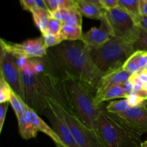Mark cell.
<instances>
[{
	"mask_svg": "<svg viewBox=\"0 0 147 147\" xmlns=\"http://www.w3.org/2000/svg\"><path fill=\"white\" fill-rule=\"evenodd\" d=\"M9 105V102L0 103V133L2 131L3 126H4V121H5L6 114H7Z\"/></svg>",
	"mask_w": 147,
	"mask_h": 147,
	"instance_id": "f546056e",
	"label": "cell"
},
{
	"mask_svg": "<svg viewBox=\"0 0 147 147\" xmlns=\"http://www.w3.org/2000/svg\"><path fill=\"white\" fill-rule=\"evenodd\" d=\"M12 90L6 80L0 76V103L9 102Z\"/></svg>",
	"mask_w": 147,
	"mask_h": 147,
	"instance_id": "cb8c5ba5",
	"label": "cell"
},
{
	"mask_svg": "<svg viewBox=\"0 0 147 147\" xmlns=\"http://www.w3.org/2000/svg\"><path fill=\"white\" fill-rule=\"evenodd\" d=\"M129 101V105L131 107H136V106H142V103L144 101L143 98L141 96L136 93H131L126 98Z\"/></svg>",
	"mask_w": 147,
	"mask_h": 147,
	"instance_id": "f1b7e54d",
	"label": "cell"
},
{
	"mask_svg": "<svg viewBox=\"0 0 147 147\" xmlns=\"http://www.w3.org/2000/svg\"><path fill=\"white\" fill-rule=\"evenodd\" d=\"M143 106V107H144V108H146V109H147V100H145L142 103V106Z\"/></svg>",
	"mask_w": 147,
	"mask_h": 147,
	"instance_id": "ab89813d",
	"label": "cell"
},
{
	"mask_svg": "<svg viewBox=\"0 0 147 147\" xmlns=\"http://www.w3.org/2000/svg\"><path fill=\"white\" fill-rule=\"evenodd\" d=\"M141 147H147V139L144 142H142V144H141Z\"/></svg>",
	"mask_w": 147,
	"mask_h": 147,
	"instance_id": "74e56055",
	"label": "cell"
},
{
	"mask_svg": "<svg viewBox=\"0 0 147 147\" xmlns=\"http://www.w3.org/2000/svg\"><path fill=\"white\" fill-rule=\"evenodd\" d=\"M95 132L104 147H141L142 139L116 114L102 109L95 121Z\"/></svg>",
	"mask_w": 147,
	"mask_h": 147,
	"instance_id": "3957f363",
	"label": "cell"
},
{
	"mask_svg": "<svg viewBox=\"0 0 147 147\" xmlns=\"http://www.w3.org/2000/svg\"><path fill=\"white\" fill-rule=\"evenodd\" d=\"M135 50H142L147 52V32L141 29L139 39L134 44Z\"/></svg>",
	"mask_w": 147,
	"mask_h": 147,
	"instance_id": "4316f807",
	"label": "cell"
},
{
	"mask_svg": "<svg viewBox=\"0 0 147 147\" xmlns=\"http://www.w3.org/2000/svg\"><path fill=\"white\" fill-rule=\"evenodd\" d=\"M42 38L47 49L50 48V47H56V46L61 44L62 42H63L59 34L55 35V34H50V33H45L42 35Z\"/></svg>",
	"mask_w": 147,
	"mask_h": 147,
	"instance_id": "484cf974",
	"label": "cell"
},
{
	"mask_svg": "<svg viewBox=\"0 0 147 147\" xmlns=\"http://www.w3.org/2000/svg\"><path fill=\"white\" fill-rule=\"evenodd\" d=\"M9 103L11 104L14 113H15L16 117L18 119L22 113L25 111L27 108V105L24 103V100L19 97L14 91H11V96H10Z\"/></svg>",
	"mask_w": 147,
	"mask_h": 147,
	"instance_id": "7402d4cb",
	"label": "cell"
},
{
	"mask_svg": "<svg viewBox=\"0 0 147 147\" xmlns=\"http://www.w3.org/2000/svg\"><path fill=\"white\" fill-rule=\"evenodd\" d=\"M82 34V27L63 24L59 35L63 41H77L80 40Z\"/></svg>",
	"mask_w": 147,
	"mask_h": 147,
	"instance_id": "d6986e66",
	"label": "cell"
},
{
	"mask_svg": "<svg viewBox=\"0 0 147 147\" xmlns=\"http://www.w3.org/2000/svg\"><path fill=\"white\" fill-rule=\"evenodd\" d=\"M78 9L83 16L93 20H98L102 21L105 18V9L102 7L86 2L82 0H75Z\"/></svg>",
	"mask_w": 147,
	"mask_h": 147,
	"instance_id": "9a60e30c",
	"label": "cell"
},
{
	"mask_svg": "<svg viewBox=\"0 0 147 147\" xmlns=\"http://www.w3.org/2000/svg\"><path fill=\"white\" fill-rule=\"evenodd\" d=\"M128 96L125 93L122 85H117L108 89L106 91L96 95L94 103L96 106L100 107V105L105 101L116 98H127Z\"/></svg>",
	"mask_w": 147,
	"mask_h": 147,
	"instance_id": "e0dca14e",
	"label": "cell"
},
{
	"mask_svg": "<svg viewBox=\"0 0 147 147\" xmlns=\"http://www.w3.org/2000/svg\"><path fill=\"white\" fill-rule=\"evenodd\" d=\"M48 108L60 115L68 126L76 144L79 147H104L96 132L88 129L70 111L46 99Z\"/></svg>",
	"mask_w": 147,
	"mask_h": 147,
	"instance_id": "5b68a950",
	"label": "cell"
},
{
	"mask_svg": "<svg viewBox=\"0 0 147 147\" xmlns=\"http://www.w3.org/2000/svg\"><path fill=\"white\" fill-rule=\"evenodd\" d=\"M105 19L113 37L132 44H134L139 39L141 28L131 16L120 7L109 10L105 9Z\"/></svg>",
	"mask_w": 147,
	"mask_h": 147,
	"instance_id": "8992f818",
	"label": "cell"
},
{
	"mask_svg": "<svg viewBox=\"0 0 147 147\" xmlns=\"http://www.w3.org/2000/svg\"><path fill=\"white\" fill-rule=\"evenodd\" d=\"M27 113H28V116L30 117V119H31V121H32V123H34V126L37 128V129L39 130V131H41L42 133L45 134L46 135L49 136L50 138H51L53 140V142L55 144L56 146L57 147H66L65 145L63 144V142H62L61 139H60L58 136H57V134L55 133L52 127H50V126L47 124L39 116V115L34 111V110H32V109H30L28 106H27Z\"/></svg>",
	"mask_w": 147,
	"mask_h": 147,
	"instance_id": "5bb4252c",
	"label": "cell"
},
{
	"mask_svg": "<svg viewBox=\"0 0 147 147\" xmlns=\"http://www.w3.org/2000/svg\"><path fill=\"white\" fill-rule=\"evenodd\" d=\"M134 131L140 136L147 133V109L143 106L130 107L124 112L116 114Z\"/></svg>",
	"mask_w": 147,
	"mask_h": 147,
	"instance_id": "30bf717a",
	"label": "cell"
},
{
	"mask_svg": "<svg viewBox=\"0 0 147 147\" xmlns=\"http://www.w3.org/2000/svg\"><path fill=\"white\" fill-rule=\"evenodd\" d=\"M82 1H86V2H89V3H93V4H97V5L100 6V7H102V4L101 3H100V0H82Z\"/></svg>",
	"mask_w": 147,
	"mask_h": 147,
	"instance_id": "d590c367",
	"label": "cell"
},
{
	"mask_svg": "<svg viewBox=\"0 0 147 147\" xmlns=\"http://www.w3.org/2000/svg\"><path fill=\"white\" fill-rule=\"evenodd\" d=\"M33 20L37 28L42 33V35L45 34L47 32V24L50 17H51L50 12L45 9L37 7L31 11Z\"/></svg>",
	"mask_w": 147,
	"mask_h": 147,
	"instance_id": "ac0fdd59",
	"label": "cell"
},
{
	"mask_svg": "<svg viewBox=\"0 0 147 147\" xmlns=\"http://www.w3.org/2000/svg\"><path fill=\"white\" fill-rule=\"evenodd\" d=\"M20 1L22 8L24 10H27L30 12L37 7L34 0H20Z\"/></svg>",
	"mask_w": 147,
	"mask_h": 147,
	"instance_id": "4dcf8cb0",
	"label": "cell"
},
{
	"mask_svg": "<svg viewBox=\"0 0 147 147\" xmlns=\"http://www.w3.org/2000/svg\"><path fill=\"white\" fill-rule=\"evenodd\" d=\"M130 105H129V101L126 98L122 99V100H113V101H111L109 104L106 106V109L107 112L109 113H112V114H119L127 109L130 108Z\"/></svg>",
	"mask_w": 147,
	"mask_h": 147,
	"instance_id": "44dd1931",
	"label": "cell"
},
{
	"mask_svg": "<svg viewBox=\"0 0 147 147\" xmlns=\"http://www.w3.org/2000/svg\"><path fill=\"white\" fill-rule=\"evenodd\" d=\"M102 7L106 10L112 9L119 7L118 0H100Z\"/></svg>",
	"mask_w": 147,
	"mask_h": 147,
	"instance_id": "1f68e13d",
	"label": "cell"
},
{
	"mask_svg": "<svg viewBox=\"0 0 147 147\" xmlns=\"http://www.w3.org/2000/svg\"><path fill=\"white\" fill-rule=\"evenodd\" d=\"M44 114L48 119L53 130L66 147H79L76 144L68 126L60 115L50 108L45 111Z\"/></svg>",
	"mask_w": 147,
	"mask_h": 147,
	"instance_id": "7c38bea8",
	"label": "cell"
},
{
	"mask_svg": "<svg viewBox=\"0 0 147 147\" xmlns=\"http://www.w3.org/2000/svg\"><path fill=\"white\" fill-rule=\"evenodd\" d=\"M63 25V23L60 20H57V19L51 16L50 17V20H49L48 24H47L46 33H50V34L58 35V34H60Z\"/></svg>",
	"mask_w": 147,
	"mask_h": 147,
	"instance_id": "d4e9b609",
	"label": "cell"
},
{
	"mask_svg": "<svg viewBox=\"0 0 147 147\" xmlns=\"http://www.w3.org/2000/svg\"><path fill=\"white\" fill-rule=\"evenodd\" d=\"M24 101L37 114H44L48 109L47 102L42 90L37 75L34 73L29 59L21 67Z\"/></svg>",
	"mask_w": 147,
	"mask_h": 147,
	"instance_id": "52a82bcc",
	"label": "cell"
},
{
	"mask_svg": "<svg viewBox=\"0 0 147 147\" xmlns=\"http://www.w3.org/2000/svg\"><path fill=\"white\" fill-rule=\"evenodd\" d=\"M139 13L141 15L147 16V0H139Z\"/></svg>",
	"mask_w": 147,
	"mask_h": 147,
	"instance_id": "e575fe53",
	"label": "cell"
},
{
	"mask_svg": "<svg viewBox=\"0 0 147 147\" xmlns=\"http://www.w3.org/2000/svg\"><path fill=\"white\" fill-rule=\"evenodd\" d=\"M136 51L134 44L111 36L107 42L97 49H91L95 64L104 73L121 67Z\"/></svg>",
	"mask_w": 147,
	"mask_h": 147,
	"instance_id": "277c9868",
	"label": "cell"
},
{
	"mask_svg": "<svg viewBox=\"0 0 147 147\" xmlns=\"http://www.w3.org/2000/svg\"><path fill=\"white\" fill-rule=\"evenodd\" d=\"M122 68L129 73L130 75L134 74L140 71L139 67L138 66L137 62H136V51L126 60L124 64L122 66Z\"/></svg>",
	"mask_w": 147,
	"mask_h": 147,
	"instance_id": "603a6c76",
	"label": "cell"
},
{
	"mask_svg": "<svg viewBox=\"0 0 147 147\" xmlns=\"http://www.w3.org/2000/svg\"><path fill=\"white\" fill-rule=\"evenodd\" d=\"M119 6L129 13L136 22L141 15L139 13V0H118Z\"/></svg>",
	"mask_w": 147,
	"mask_h": 147,
	"instance_id": "ffe728a7",
	"label": "cell"
},
{
	"mask_svg": "<svg viewBox=\"0 0 147 147\" xmlns=\"http://www.w3.org/2000/svg\"><path fill=\"white\" fill-rule=\"evenodd\" d=\"M111 36L110 27L104 18L101 21V24L99 28L92 27L90 30L83 33L80 40L91 49H97L107 42Z\"/></svg>",
	"mask_w": 147,
	"mask_h": 147,
	"instance_id": "8fae6325",
	"label": "cell"
},
{
	"mask_svg": "<svg viewBox=\"0 0 147 147\" xmlns=\"http://www.w3.org/2000/svg\"><path fill=\"white\" fill-rule=\"evenodd\" d=\"M130 76L131 75L125 71L122 67L105 73L99 81L96 88V95L100 94L113 86L122 84L129 78Z\"/></svg>",
	"mask_w": 147,
	"mask_h": 147,
	"instance_id": "4fadbf2b",
	"label": "cell"
},
{
	"mask_svg": "<svg viewBox=\"0 0 147 147\" xmlns=\"http://www.w3.org/2000/svg\"><path fill=\"white\" fill-rule=\"evenodd\" d=\"M90 50L81 40L66 42L52 50V61L57 68L73 75L96 90L105 73L95 64Z\"/></svg>",
	"mask_w": 147,
	"mask_h": 147,
	"instance_id": "6da1fadb",
	"label": "cell"
},
{
	"mask_svg": "<svg viewBox=\"0 0 147 147\" xmlns=\"http://www.w3.org/2000/svg\"><path fill=\"white\" fill-rule=\"evenodd\" d=\"M136 23L141 29L147 32V16L140 15L136 20Z\"/></svg>",
	"mask_w": 147,
	"mask_h": 147,
	"instance_id": "d6a6232c",
	"label": "cell"
},
{
	"mask_svg": "<svg viewBox=\"0 0 147 147\" xmlns=\"http://www.w3.org/2000/svg\"><path fill=\"white\" fill-rule=\"evenodd\" d=\"M0 44L1 50L11 53L17 58H42L47 55V48L42 37L28 40L21 43L11 42L1 38Z\"/></svg>",
	"mask_w": 147,
	"mask_h": 147,
	"instance_id": "ba28073f",
	"label": "cell"
},
{
	"mask_svg": "<svg viewBox=\"0 0 147 147\" xmlns=\"http://www.w3.org/2000/svg\"><path fill=\"white\" fill-rule=\"evenodd\" d=\"M121 85H122V87H123V90H124L125 93H126V94L128 96L133 93L134 85H133V83H132L129 80V79H128L127 80H126L125 82H123Z\"/></svg>",
	"mask_w": 147,
	"mask_h": 147,
	"instance_id": "836d02e7",
	"label": "cell"
},
{
	"mask_svg": "<svg viewBox=\"0 0 147 147\" xmlns=\"http://www.w3.org/2000/svg\"><path fill=\"white\" fill-rule=\"evenodd\" d=\"M17 121L19 124V131L22 139L28 140L37 136L39 130L29 117L27 109L17 119Z\"/></svg>",
	"mask_w": 147,
	"mask_h": 147,
	"instance_id": "2e32d148",
	"label": "cell"
},
{
	"mask_svg": "<svg viewBox=\"0 0 147 147\" xmlns=\"http://www.w3.org/2000/svg\"><path fill=\"white\" fill-rule=\"evenodd\" d=\"M140 71L142 72V73H146L147 74V64H146V65L145 66V67H144L142 70H140Z\"/></svg>",
	"mask_w": 147,
	"mask_h": 147,
	"instance_id": "f35d334b",
	"label": "cell"
},
{
	"mask_svg": "<svg viewBox=\"0 0 147 147\" xmlns=\"http://www.w3.org/2000/svg\"><path fill=\"white\" fill-rule=\"evenodd\" d=\"M1 76L9 85L11 90L24 100L21 68L18 65L17 58L11 53L1 49L0 54Z\"/></svg>",
	"mask_w": 147,
	"mask_h": 147,
	"instance_id": "9c48e42d",
	"label": "cell"
},
{
	"mask_svg": "<svg viewBox=\"0 0 147 147\" xmlns=\"http://www.w3.org/2000/svg\"><path fill=\"white\" fill-rule=\"evenodd\" d=\"M142 88H143V90H144L145 92H146V94H147V83H144V85H143V87H142Z\"/></svg>",
	"mask_w": 147,
	"mask_h": 147,
	"instance_id": "8d00e7d4",
	"label": "cell"
},
{
	"mask_svg": "<svg viewBox=\"0 0 147 147\" xmlns=\"http://www.w3.org/2000/svg\"><path fill=\"white\" fill-rule=\"evenodd\" d=\"M136 62L139 70H142L147 64V52L142 50H136Z\"/></svg>",
	"mask_w": 147,
	"mask_h": 147,
	"instance_id": "83f0119b",
	"label": "cell"
},
{
	"mask_svg": "<svg viewBox=\"0 0 147 147\" xmlns=\"http://www.w3.org/2000/svg\"><path fill=\"white\" fill-rule=\"evenodd\" d=\"M56 68L61 76L73 112L83 124L95 131V121L102 110L101 106L95 105L96 90L67 72Z\"/></svg>",
	"mask_w": 147,
	"mask_h": 147,
	"instance_id": "7a4b0ae2",
	"label": "cell"
}]
</instances>
